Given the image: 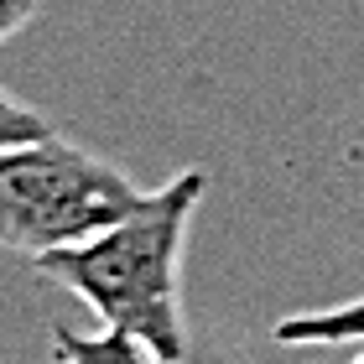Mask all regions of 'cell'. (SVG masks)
I'll return each mask as SVG.
<instances>
[{
	"instance_id": "cell-1",
	"label": "cell",
	"mask_w": 364,
	"mask_h": 364,
	"mask_svg": "<svg viewBox=\"0 0 364 364\" xmlns=\"http://www.w3.org/2000/svg\"><path fill=\"white\" fill-rule=\"evenodd\" d=\"M208 177L177 172L167 188L146 193L125 219L89 235L84 245L53 250L37 260L47 281L73 291L105 328L151 343L161 359L182 364L188 328H182V245L198 213Z\"/></svg>"
},
{
	"instance_id": "cell-2",
	"label": "cell",
	"mask_w": 364,
	"mask_h": 364,
	"mask_svg": "<svg viewBox=\"0 0 364 364\" xmlns=\"http://www.w3.org/2000/svg\"><path fill=\"white\" fill-rule=\"evenodd\" d=\"M141 188L105 156L63 141L58 130L42 141L0 151V250L42 260L53 250L84 245L141 203Z\"/></svg>"
},
{
	"instance_id": "cell-3",
	"label": "cell",
	"mask_w": 364,
	"mask_h": 364,
	"mask_svg": "<svg viewBox=\"0 0 364 364\" xmlns=\"http://www.w3.org/2000/svg\"><path fill=\"white\" fill-rule=\"evenodd\" d=\"M53 359L58 364H172L161 359L151 343L130 338V333H114V328H105V333H78V328H53Z\"/></svg>"
},
{
	"instance_id": "cell-4",
	"label": "cell",
	"mask_w": 364,
	"mask_h": 364,
	"mask_svg": "<svg viewBox=\"0 0 364 364\" xmlns=\"http://www.w3.org/2000/svg\"><path fill=\"white\" fill-rule=\"evenodd\" d=\"M281 343H318V349H338V343H364V296L354 302H333L318 312H296V318L276 323Z\"/></svg>"
},
{
	"instance_id": "cell-5",
	"label": "cell",
	"mask_w": 364,
	"mask_h": 364,
	"mask_svg": "<svg viewBox=\"0 0 364 364\" xmlns=\"http://www.w3.org/2000/svg\"><path fill=\"white\" fill-rule=\"evenodd\" d=\"M42 136H53V125H47L37 109H26L16 94L0 89V151L26 146V141H42Z\"/></svg>"
},
{
	"instance_id": "cell-6",
	"label": "cell",
	"mask_w": 364,
	"mask_h": 364,
	"mask_svg": "<svg viewBox=\"0 0 364 364\" xmlns=\"http://www.w3.org/2000/svg\"><path fill=\"white\" fill-rule=\"evenodd\" d=\"M37 11H42V0H0V42L16 37V31H21Z\"/></svg>"
}]
</instances>
